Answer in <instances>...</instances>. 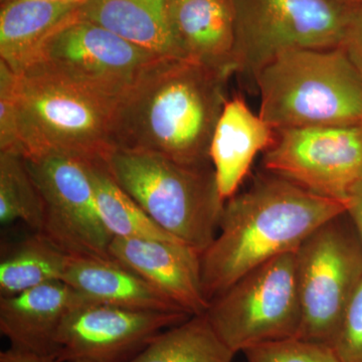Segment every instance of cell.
<instances>
[{
  "label": "cell",
  "instance_id": "cell-10",
  "mask_svg": "<svg viewBox=\"0 0 362 362\" xmlns=\"http://www.w3.org/2000/svg\"><path fill=\"white\" fill-rule=\"evenodd\" d=\"M263 164L271 175L345 204L362 181V125L276 130Z\"/></svg>",
  "mask_w": 362,
  "mask_h": 362
},
{
  "label": "cell",
  "instance_id": "cell-32",
  "mask_svg": "<svg viewBox=\"0 0 362 362\" xmlns=\"http://www.w3.org/2000/svg\"><path fill=\"white\" fill-rule=\"evenodd\" d=\"M66 362H88V361H66Z\"/></svg>",
  "mask_w": 362,
  "mask_h": 362
},
{
  "label": "cell",
  "instance_id": "cell-27",
  "mask_svg": "<svg viewBox=\"0 0 362 362\" xmlns=\"http://www.w3.org/2000/svg\"><path fill=\"white\" fill-rule=\"evenodd\" d=\"M341 47L356 66L362 80V4H357L356 7Z\"/></svg>",
  "mask_w": 362,
  "mask_h": 362
},
{
  "label": "cell",
  "instance_id": "cell-17",
  "mask_svg": "<svg viewBox=\"0 0 362 362\" xmlns=\"http://www.w3.org/2000/svg\"><path fill=\"white\" fill-rule=\"evenodd\" d=\"M63 282L93 303L187 314L144 279L114 259L71 256Z\"/></svg>",
  "mask_w": 362,
  "mask_h": 362
},
{
  "label": "cell",
  "instance_id": "cell-12",
  "mask_svg": "<svg viewBox=\"0 0 362 362\" xmlns=\"http://www.w3.org/2000/svg\"><path fill=\"white\" fill-rule=\"evenodd\" d=\"M190 317L176 312L83 304L59 326L56 358L58 362H128L162 331Z\"/></svg>",
  "mask_w": 362,
  "mask_h": 362
},
{
  "label": "cell",
  "instance_id": "cell-28",
  "mask_svg": "<svg viewBox=\"0 0 362 362\" xmlns=\"http://www.w3.org/2000/svg\"><path fill=\"white\" fill-rule=\"evenodd\" d=\"M345 209L362 245V181L350 190L345 201Z\"/></svg>",
  "mask_w": 362,
  "mask_h": 362
},
{
  "label": "cell",
  "instance_id": "cell-26",
  "mask_svg": "<svg viewBox=\"0 0 362 362\" xmlns=\"http://www.w3.org/2000/svg\"><path fill=\"white\" fill-rule=\"evenodd\" d=\"M16 81V74L0 61V152L23 156L14 97Z\"/></svg>",
  "mask_w": 362,
  "mask_h": 362
},
{
  "label": "cell",
  "instance_id": "cell-29",
  "mask_svg": "<svg viewBox=\"0 0 362 362\" xmlns=\"http://www.w3.org/2000/svg\"><path fill=\"white\" fill-rule=\"evenodd\" d=\"M0 362H58L54 357L40 356L33 352L13 349L0 352Z\"/></svg>",
  "mask_w": 362,
  "mask_h": 362
},
{
  "label": "cell",
  "instance_id": "cell-25",
  "mask_svg": "<svg viewBox=\"0 0 362 362\" xmlns=\"http://www.w3.org/2000/svg\"><path fill=\"white\" fill-rule=\"evenodd\" d=\"M331 347L341 362H362V280L347 305Z\"/></svg>",
  "mask_w": 362,
  "mask_h": 362
},
{
  "label": "cell",
  "instance_id": "cell-23",
  "mask_svg": "<svg viewBox=\"0 0 362 362\" xmlns=\"http://www.w3.org/2000/svg\"><path fill=\"white\" fill-rule=\"evenodd\" d=\"M26 223L35 233L42 225V197L33 181L25 156L0 152V223Z\"/></svg>",
  "mask_w": 362,
  "mask_h": 362
},
{
  "label": "cell",
  "instance_id": "cell-15",
  "mask_svg": "<svg viewBox=\"0 0 362 362\" xmlns=\"http://www.w3.org/2000/svg\"><path fill=\"white\" fill-rule=\"evenodd\" d=\"M168 20L185 59L232 76L235 18L232 0H168Z\"/></svg>",
  "mask_w": 362,
  "mask_h": 362
},
{
  "label": "cell",
  "instance_id": "cell-21",
  "mask_svg": "<svg viewBox=\"0 0 362 362\" xmlns=\"http://www.w3.org/2000/svg\"><path fill=\"white\" fill-rule=\"evenodd\" d=\"M88 170L94 188L98 211L112 237L178 240L162 230L139 204L117 185L103 162L88 161Z\"/></svg>",
  "mask_w": 362,
  "mask_h": 362
},
{
  "label": "cell",
  "instance_id": "cell-4",
  "mask_svg": "<svg viewBox=\"0 0 362 362\" xmlns=\"http://www.w3.org/2000/svg\"><path fill=\"white\" fill-rule=\"evenodd\" d=\"M18 135L25 158L64 153L103 160L118 100L39 65L16 75Z\"/></svg>",
  "mask_w": 362,
  "mask_h": 362
},
{
  "label": "cell",
  "instance_id": "cell-2",
  "mask_svg": "<svg viewBox=\"0 0 362 362\" xmlns=\"http://www.w3.org/2000/svg\"><path fill=\"white\" fill-rule=\"evenodd\" d=\"M346 211L345 204L268 173L226 202L216 238L202 254L209 303L266 262L296 251L314 230Z\"/></svg>",
  "mask_w": 362,
  "mask_h": 362
},
{
  "label": "cell",
  "instance_id": "cell-16",
  "mask_svg": "<svg viewBox=\"0 0 362 362\" xmlns=\"http://www.w3.org/2000/svg\"><path fill=\"white\" fill-rule=\"evenodd\" d=\"M275 140L276 130L242 97L228 99L209 147L216 183L226 202L237 194L259 152H266Z\"/></svg>",
  "mask_w": 362,
  "mask_h": 362
},
{
  "label": "cell",
  "instance_id": "cell-7",
  "mask_svg": "<svg viewBox=\"0 0 362 362\" xmlns=\"http://www.w3.org/2000/svg\"><path fill=\"white\" fill-rule=\"evenodd\" d=\"M204 315L235 354L262 343L297 337L302 310L295 252L247 272L211 300Z\"/></svg>",
  "mask_w": 362,
  "mask_h": 362
},
{
  "label": "cell",
  "instance_id": "cell-1",
  "mask_svg": "<svg viewBox=\"0 0 362 362\" xmlns=\"http://www.w3.org/2000/svg\"><path fill=\"white\" fill-rule=\"evenodd\" d=\"M230 77L188 59H157L117 102L112 148L150 152L195 168L211 166L209 147L228 101Z\"/></svg>",
  "mask_w": 362,
  "mask_h": 362
},
{
  "label": "cell",
  "instance_id": "cell-18",
  "mask_svg": "<svg viewBox=\"0 0 362 362\" xmlns=\"http://www.w3.org/2000/svg\"><path fill=\"white\" fill-rule=\"evenodd\" d=\"M168 0H84L82 20L102 26L161 58H182L171 33Z\"/></svg>",
  "mask_w": 362,
  "mask_h": 362
},
{
  "label": "cell",
  "instance_id": "cell-30",
  "mask_svg": "<svg viewBox=\"0 0 362 362\" xmlns=\"http://www.w3.org/2000/svg\"><path fill=\"white\" fill-rule=\"evenodd\" d=\"M11 1H16V0H2V4H7V2ZM40 1L59 2V4H81L83 1H84V0H40Z\"/></svg>",
  "mask_w": 362,
  "mask_h": 362
},
{
  "label": "cell",
  "instance_id": "cell-11",
  "mask_svg": "<svg viewBox=\"0 0 362 362\" xmlns=\"http://www.w3.org/2000/svg\"><path fill=\"white\" fill-rule=\"evenodd\" d=\"M159 58L78 16L45 42L30 66H44L119 100Z\"/></svg>",
  "mask_w": 362,
  "mask_h": 362
},
{
  "label": "cell",
  "instance_id": "cell-20",
  "mask_svg": "<svg viewBox=\"0 0 362 362\" xmlns=\"http://www.w3.org/2000/svg\"><path fill=\"white\" fill-rule=\"evenodd\" d=\"M235 356L204 314L162 331L128 362H233Z\"/></svg>",
  "mask_w": 362,
  "mask_h": 362
},
{
  "label": "cell",
  "instance_id": "cell-19",
  "mask_svg": "<svg viewBox=\"0 0 362 362\" xmlns=\"http://www.w3.org/2000/svg\"><path fill=\"white\" fill-rule=\"evenodd\" d=\"M80 4L16 0L1 4L0 61L16 75L26 70L42 45L62 26L78 18Z\"/></svg>",
  "mask_w": 362,
  "mask_h": 362
},
{
  "label": "cell",
  "instance_id": "cell-22",
  "mask_svg": "<svg viewBox=\"0 0 362 362\" xmlns=\"http://www.w3.org/2000/svg\"><path fill=\"white\" fill-rule=\"evenodd\" d=\"M71 256L35 233L0 263V294L14 296L37 286L63 281Z\"/></svg>",
  "mask_w": 362,
  "mask_h": 362
},
{
  "label": "cell",
  "instance_id": "cell-6",
  "mask_svg": "<svg viewBox=\"0 0 362 362\" xmlns=\"http://www.w3.org/2000/svg\"><path fill=\"white\" fill-rule=\"evenodd\" d=\"M235 73L257 77L286 52L341 47L357 4L347 0H232Z\"/></svg>",
  "mask_w": 362,
  "mask_h": 362
},
{
  "label": "cell",
  "instance_id": "cell-9",
  "mask_svg": "<svg viewBox=\"0 0 362 362\" xmlns=\"http://www.w3.org/2000/svg\"><path fill=\"white\" fill-rule=\"evenodd\" d=\"M88 161L64 153L25 158L42 202L37 233L69 256L113 259V237L98 211Z\"/></svg>",
  "mask_w": 362,
  "mask_h": 362
},
{
  "label": "cell",
  "instance_id": "cell-14",
  "mask_svg": "<svg viewBox=\"0 0 362 362\" xmlns=\"http://www.w3.org/2000/svg\"><path fill=\"white\" fill-rule=\"evenodd\" d=\"M86 303L93 302L63 281L1 297L0 332L13 349L56 358L59 326L73 309Z\"/></svg>",
  "mask_w": 362,
  "mask_h": 362
},
{
  "label": "cell",
  "instance_id": "cell-31",
  "mask_svg": "<svg viewBox=\"0 0 362 362\" xmlns=\"http://www.w3.org/2000/svg\"><path fill=\"white\" fill-rule=\"evenodd\" d=\"M347 1L352 2V4H362V0H347Z\"/></svg>",
  "mask_w": 362,
  "mask_h": 362
},
{
  "label": "cell",
  "instance_id": "cell-8",
  "mask_svg": "<svg viewBox=\"0 0 362 362\" xmlns=\"http://www.w3.org/2000/svg\"><path fill=\"white\" fill-rule=\"evenodd\" d=\"M302 322L297 337L332 344L362 280V245L346 213L307 238L295 251Z\"/></svg>",
  "mask_w": 362,
  "mask_h": 362
},
{
  "label": "cell",
  "instance_id": "cell-5",
  "mask_svg": "<svg viewBox=\"0 0 362 362\" xmlns=\"http://www.w3.org/2000/svg\"><path fill=\"white\" fill-rule=\"evenodd\" d=\"M102 162L117 185L162 230L201 254L213 243L226 204L213 168L115 147Z\"/></svg>",
  "mask_w": 362,
  "mask_h": 362
},
{
  "label": "cell",
  "instance_id": "cell-24",
  "mask_svg": "<svg viewBox=\"0 0 362 362\" xmlns=\"http://www.w3.org/2000/svg\"><path fill=\"white\" fill-rule=\"evenodd\" d=\"M243 354L247 362H341L330 345L298 337L262 343Z\"/></svg>",
  "mask_w": 362,
  "mask_h": 362
},
{
  "label": "cell",
  "instance_id": "cell-13",
  "mask_svg": "<svg viewBox=\"0 0 362 362\" xmlns=\"http://www.w3.org/2000/svg\"><path fill=\"white\" fill-rule=\"evenodd\" d=\"M112 258L134 272L189 316L209 306L202 284V254L178 240L113 238Z\"/></svg>",
  "mask_w": 362,
  "mask_h": 362
},
{
  "label": "cell",
  "instance_id": "cell-3",
  "mask_svg": "<svg viewBox=\"0 0 362 362\" xmlns=\"http://www.w3.org/2000/svg\"><path fill=\"white\" fill-rule=\"evenodd\" d=\"M255 82L273 129L362 125V80L342 47L286 52Z\"/></svg>",
  "mask_w": 362,
  "mask_h": 362
}]
</instances>
